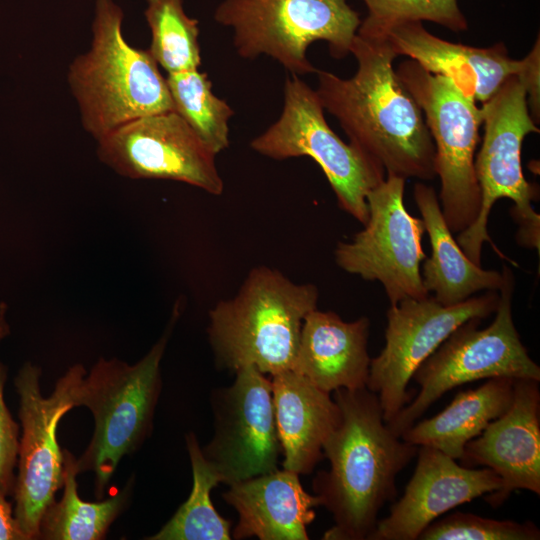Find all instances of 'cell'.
Instances as JSON below:
<instances>
[{
    "label": "cell",
    "mask_w": 540,
    "mask_h": 540,
    "mask_svg": "<svg viewBox=\"0 0 540 540\" xmlns=\"http://www.w3.org/2000/svg\"><path fill=\"white\" fill-rule=\"evenodd\" d=\"M350 53L357 61L351 78L316 71L324 110L386 175L434 179L435 145L419 104L393 67L398 56L387 38L356 33Z\"/></svg>",
    "instance_id": "cell-1"
},
{
    "label": "cell",
    "mask_w": 540,
    "mask_h": 540,
    "mask_svg": "<svg viewBox=\"0 0 540 540\" xmlns=\"http://www.w3.org/2000/svg\"><path fill=\"white\" fill-rule=\"evenodd\" d=\"M333 399L341 417L323 446L330 468L312 483L334 520L323 539L369 540L380 510L396 497L397 475L418 446L388 427L378 395L366 387L337 389Z\"/></svg>",
    "instance_id": "cell-2"
},
{
    "label": "cell",
    "mask_w": 540,
    "mask_h": 540,
    "mask_svg": "<svg viewBox=\"0 0 540 540\" xmlns=\"http://www.w3.org/2000/svg\"><path fill=\"white\" fill-rule=\"evenodd\" d=\"M123 19L114 0H96L90 47L68 68L81 124L96 141L135 119L174 111L166 77L148 50L126 41Z\"/></svg>",
    "instance_id": "cell-3"
},
{
    "label": "cell",
    "mask_w": 540,
    "mask_h": 540,
    "mask_svg": "<svg viewBox=\"0 0 540 540\" xmlns=\"http://www.w3.org/2000/svg\"><path fill=\"white\" fill-rule=\"evenodd\" d=\"M318 298L314 284L294 283L266 266L253 268L237 294L209 312L217 362L234 372L252 366L270 376L291 370L304 318Z\"/></svg>",
    "instance_id": "cell-4"
},
{
    "label": "cell",
    "mask_w": 540,
    "mask_h": 540,
    "mask_svg": "<svg viewBox=\"0 0 540 540\" xmlns=\"http://www.w3.org/2000/svg\"><path fill=\"white\" fill-rule=\"evenodd\" d=\"M179 314L177 303L164 333L138 362L100 357L82 379L77 405L90 410L94 430L76 465L78 474L94 475L97 499L104 497L121 459L139 450L152 432L160 365Z\"/></svg>",
    "instance_id": "cell-5"
},
{
    "label": "cell",
    "mask_w": 540,
    "mask_h": 540,
    "mask_svg": "<svg viewBox=\"0 0 540 540\" xmlns=\"http://www.w3.org/2000/svg\"><path fill=\"white\" fill-rule=\"evenodd\" d=\"M480 108L484 135L474 165L481 207L475 222L456 238L467 257L478 265L483 243H492L488 219L501 198L514 202L511 215L518 224V243L538 251L540 245V215L532 207L536 188L525 179L521 163L525 137L540 129L530 113L522 80L518 75L510 76Z\"/></svg>",
    "instance_id": "cell-6"
},
{
    "label": "cell",
    "mask_w": 540,
    "mask_h": 540,
    "mask_svg": "<svg viewBox=\"0 0 540 540\" xmlns=\"http://www.w3.org/2000/svg\"><path fill=\"white\" fill-rule=\"evenodd\" d=\"M504 283L492 323L479 329L473 318L455 329L417 368L418 394L387 422L398 436L446 392L469 382L495 377L540 381V367L521 342L512 315L514 274L503 266Z\"/></svg>",
    "instance_id": "cell-7"
},
{
    "label": "cell",
    "mask_w": 540,
    "mask_h": 540,
    "mask_svg": "<svg viewBox=\"0 0 540 540\" xmlns=\"http://www.w3.org/2000/svg\"><path fill=\"white\" fill-rule=\"evenodd\" d=\"M214 19L233 29L239 56H270L298 76L317 71L306 56L313 42H327L341 59L361 24L347 0H222Z\"/></svg>",
    "instance_id": "cell-8"
},
{
    "label": "cell",
    "mask_w": 540,
    "mask_h": 540,
    "mask_svg": "<svg viewBox=\"0 0 540 540\" xmlns=\"http://www.w3.org/2000/svg\"><path fill=\"white\" fill-rule=\"evenodd\" d=\"M396 72L423 112L435 145L442 214L450 231L458 234L475 222L481 207L474 165L481 108L452 80L412 59L402 62Z\"/></svg>",
    "instance_id": "cell-9"
},
{
    "label": "cell",
    "mask_w": 540,
    "mask_h": 540,
    "mask_svg": "<svg viewBox=\"0 0 540 540\" xmlns=\"http://www.w3.org/2000/svg\"><path fill=\"white\" fill-rule=\"evenodd\" d=\"M87 371L74 364L57 380L52 393H41L42 369L30 361L19 369L14 385L21 426L14 487V516L27 540L39 539L40 521L63 486V450L57 440L62 417L78 407V393Z\"/></svg>",
    "instance_id": "cell-10"
},
{
    "label": "cell",
    "mask_w": 540,
    "mask_h": 540,
    "mask_svg": "<svg viewBox=\"0 0 540 540\" xmlns=\"http://www.w3.org/2000/svg\"><path fill=\"white\" fill-rule=\"evenodd\" d=\"M250 145L275 160L312 158L325 174L339 207L362 225L367 222V195L386 174L330 128L316 91L298 75L285 81L279 119Z\"/></svg>",
    "instance_id": "cell-11"
},
{
    "label": "cell",
    "mask_w": 540,
    "mask_h": 540,
    "mask_svg": "<svg viewBox=\"0 0 540 540\" xmlns=\"http://www.w3.org/2000/svg\"><path fill=\"white\" fill-rule=\"evenodd\" d=\"M406 179L386 175L367 195L368 219L350 242H339L336 264L367 281H378L394 305L429 295L423 286L421 262L425 227L404 205Z\"/></svg>",
    "instance_id": "cell-12"
},
{
    "label": "cell",
    "mask_w": 540,
    "mask_h": 540,
    "mask_svg": "<svg viewBox=\"0 0 540 540\" xmlns=\"http://www.w3.org/2000/svg\"><path fill=\"white\" fill-rule=\"evenodd\" d=\"M498 299V291H486L452 306H444L430 295L390 305L385 345L371 359L366 384L378 395L386 423L413 399L408 384L417 368L460 325L494 313Z\"/></svg>",
    "instance_id": "cell-13"
},
{
    "label": "cell",
    "mask_w": 540,
    "mask_h": 540,
    "mask_svg": "<svg viewBox=\"0 0 540 540\" xmlns=\"http://www.w3.org/2000/svg\"><path fill=\"white\" fill-rule=\"evenodd\" d=\"M97 143L99 160L123 177L184 182L212 195L223 192L216 154L175 111L135 119Z\"/></svg>",
    "instance_id": "cell-14"
},
{
    "label": "cell",
    "mask_w": 540,
    "mask_h": 540,
    "mask_svg": "<svg viewBox=\"0 0 540 540\" xmlns=\"http://www.w3.org/2000/svg\"><path fill=\"white\" fill-rule=\"evenodd\" d=\"M235 373L232 385L213 393L214 433L201 448L227 485L277 470L282 454L271 378L252 366Z\"/></svg>",
    "instance_id": "cell-15"
},
{
    "label": "cell",
    "mask_w": 540,
    "mask_h": 540,
    "mask_svg": "<svg viewBox=\"0 0 540 540\" xmlns=\"http://www.w3.org/2000/svg\"><path fill=\"white\" fill-rule=\"evenodd\" d=\"M460 464L487 467L501 481L485 495L493 507L502 505L516 490L540 495V390L539 381L515 379L508 409L469 441Z\"/></svg>",
    "instance_id": "cell-16"
},
{
    "label": "cell",
    "mask_w": 540,
    "mask_h": 540,
    "mask_svg": "<svg viewBox=\"0 0 540 540\" xmlns=\"http://www.w3.org/2000/svg\"><path fill=\"white\" fill-rule=\"evenodd\" d=\"M500 486L498 475L487 467H465L435 448L419 446L404 494L378 520L369 540H417L442 514Z\"/></svg>",
    "instance_id": "cell-17"
},
{
    "label": "cell",
    "mask_w": 540,
    "mask_h": 540,
    "mask_svg": "<svg viewBox=\"0 0 540 540\" xmlns=\"http://www.w3.org/2000/svg\"><path fill=\"white\" fill-rule=\"evenodd\" d=\"M385 37L397 56H408L429 72L449 78L481 103L527 65V56L521 60L510 58L503 43L479 48L450 42L428 32L420 21L396 24Z\"/></svg>",
    "instance_id": "cell-18"
},
{
    "label": "cell",
    "mask_w": 540,
    "mask_h": 540,
    "mask_svg": "<svg viewBox=\"0 0 540 540\" xmlns=\"http://www.w3.org/2000/svg\"><path fill=\"white\" fill-rule=\"evenodd\" d=\"M369 333L368 317L346 322L335 312L316 308L304 318L291 370L328 393L364 388L371 362Z\"/></svg>",
    "instance_id": "cell-19"
},
{
    "label": "cell",
    "mask_w": 540,
    "mask_h": 540,
    "mask_svg": "<svg viewBox=\"0 0 540 540\" xmlns=\"http://www.w3.org/2000/svg\"><path fill=\"white\" fill-rule=\"evenodd\" d=\"M223 499L238 514L234 539L307 540L320 499L302 487L299 474L275 470L229 485Z\"/></svg>",
    "instance_id": "cell-20"
},
{
    "label": "cell",
    "mask_w": 540,
    "mask_h": 540,
    "mask_svg": "<svg viewBox=\"0 0 540 540\" xmlns=\"http://www.w3.org/2000/svg\"><path fill=\"white\" fill-rule=\"evenodd\" d=\"M283 469L309 474L323 458V446L340 421L330 393L293 370L271 376Z\"/></svg>",
    "instance_id": "cell-21"
},
{
    "label": "cell",
    "mask_w": 540,
    "mask_h": 540,
    "mask_svg": "<svg viewBox=\"0 0 540 540\" xmlns=\"http://www.w3.org/2000/svg\"><path fill=\"white\" fill-rule=\"evenodd\" d=\"M413 197L431 246L421 270L427 292L440 304L452 306L480 291H499L503 272L483 269L467 257L446 224L435 189L417 182Z\"/></svg>",
    "instance_id": "cell-22"
},
{
    "label": "cell",
    "mask_w": 540,
    "mask_h": 540,
    "mask_svg": "<svg viewBox=\"0 0 540 540\" xmlns=\"http://www.w3.org/2000/svg\"><path fill=\"white\" fill-rule=\"evenodd\" d=\"M514 380L490 378L476 389L460 391L441 412L407 428L402 439L418 447L435 448L459 460L465 445L508 409Z\"/></svg>",
    "instance_id": "cell-23"
},
{
    "label": "cell",
    "mask_w": 540,
    "mask_h": 540,
    "mask_svg": "<svg viewBox=\"0 0 540 540\" xmlns=\"http://www.w3.org/2000/svg\"><path fill=\"white\" fill-rule=\"evenodd\" d=\"M77 458L63 449V494L51 503L40 521L39 539L101 540L112 523L128 506L134 479L117 493L97 502L80 498L77 483Z\"/></svg>",
    "instance_id": "cell-24"
},
{
    "label": "cell",
    "mask_w": 540,
    "mask_h": 540,
    "mask_svg": "<svg viewBox=\"0 0 540 540\" xmlns=\"http://www.w3.org/2000/svg\"><path fill=\"white\" fill-rule=\"evenodd\" d=\"M186 446L192 467L193 485L188 499L170 520L148 540H229L231 522L214 508L211 490L221 477L204 457L196 435L186 434Z\"/></svg>",
    "instance_id": "cell-25"
},
{
    "label": "cell",
    "mask_w": 540,
    "mask_h": 540,
    "mask_svg": "<svg viewBox=\"0 0 540 540\" xmlns=\"http://www.w3.org/2000/svg\"><path fill=\"white\" fill-rule=\"evenodd\" d=\"M174 111L216 155L229 145L232 108L212 92L206 73L198 69L167 74Z\"/></svg>",
    "instance_id": "cell-26"
},
{
    "label": "cell",
    "mask_w": 540,
    "mask_h": 540,
    "mask_svg": "<svg viewBox=\"0 0 540 540\" xmlns=\"http://www.w3.org/2000/svg\"><path fill=\"white\" fill-rule=\"evenodd\" d=\"M151 31L148 52L167 74L198 69L201 64L199 22L189 17L183 0H147Z\"/></svg>",
    "instance_id": "cell-27"
},
{
    "label": "cell",
    "mask_w": 540,
    "mask_h": 540,
    "mask_svg": "<svg viewBox=\"0 0 540 540\" xmlns=\"http://www.w3.org/2000/svg\"><path fill=\"white\" fill-rule=\"evenodd\" d=\"M368 14L357 34L385 37L389 28L409 21H430L452 31L467 29V20L458 0H363Z\"/></svg>",
    "instance_id": "cell-28"
},
{
    "label": "cell",
    "mask_w": 540,
    "mask_h": 540,
    "mask_svg": "<svg viewBox=\"0 0 540 540\" xmlns=\"http://www.w3.org/2000/svg\"><path fill=\"white\" fill-rule=\"evenodd\" d=\"M420 540H538L540 531L530 521L484 518L472 513L456 512L430 523L419 535Z\"/></svg>",
    "instance_id": "cell-29"
},
{
    "label": "cell",
    "mask_w": 540,
    "mask_h": 540,
    "mask_svg": "<svg viewBox=\"0 0 540 540\" xmlns=\"http://www.w3.org/2000/svg\"><path fill=\"white\" fill-rule=\"evenodd\" d=\"M7 312V304L0 302V344L10 335ZM6 380L7 367L0 360V491L8 497L13 496L15 487L19 425L5 402Z\"/></svg>",
    "instance_id": "cell-30"
},
{
    "label": "cell",
    "mask_w": 540,
    "mask_h": 540,
    "mask_svg": "<svg viewBox=\"0 0 540 540\" xmlns=\"http://www.w3.org/2000/svg\"><path fill=\"white\" fill-rule=\"evenodd\" d=\"M539 72L540 45L539 37H537V41L535 42L530 53L527 55V65L525 69L518 75L526 88L529 110L537 124L539 123L540 115Z\"/></svg>",
    "instance_id": "cell-31"
},
{
    "label": "cell",
    "mask_w": 540,
    "mask_h": 540,
    "mask_svg": "<svg viewBox=\"0 0 540 540\" xmlns=\"http://www.w3.org/2000/svg\"><path fill=\"white\" fill-rule=\"evenodd\" d=\"M6 498L0 491V540H27L16 522L12 504Z\"/></svg>",
    "instance_id": "cell-32"
}]
</instances>
